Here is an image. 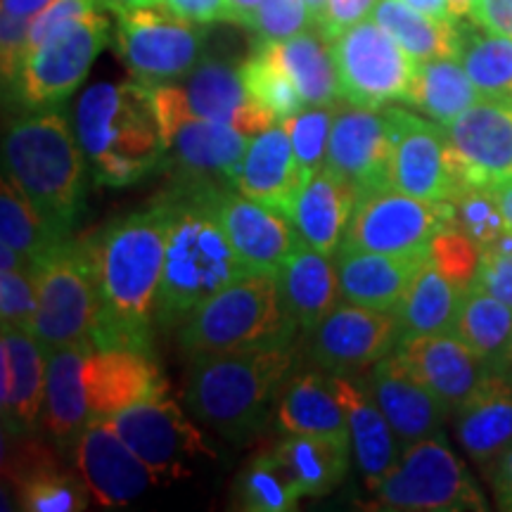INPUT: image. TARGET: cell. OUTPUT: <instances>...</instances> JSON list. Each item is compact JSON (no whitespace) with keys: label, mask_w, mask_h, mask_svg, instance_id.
Returning <instances> with one entry per match:
<instances>
[{"label":"cell","mask_w":512,"mask_h":512,"mask_svg":"<svg viewBox=\"0 0 512 512\" xmlns=\"http://www.w3.org/2000/svg\"><path fill=\"white\" fill-rule=\"evenodd\" d=\"M171 214V197L164 195L88 240L98 285L91 339L98 349L152 351V320L157 318Z\"/></svg>","instance_id":"obj_1"},{"label":"cell","mask_w":512,"mask_h":512,"mask_svg":"<svg viewBox=\"0 0 512 512\" xmlns=\"http://www.w3.org/2000/svg\"><path fill=\"white\" fill-rule=\"evenodd\" d=\"M171 192V228L162 283L157 292L159 325H176L197 306L254 273L230 245L214 211V192L223 185L183 178Z\"/></svg>","instance_id":"obj_2"},{"label":"cell","mask_w":512,"mask_h":512,"mask_svg":"<svg viewBox=\"0 0 512 512\" xmlns=\"http://www.w3.org/2000/svg\"><path fill=\"white\" fill-rule=\"evenodd\" d=\"M74 131L95 183L124 188L162 166L166 145L150 86L95 83L81 95Z\"/></svg>","instance_id":"obj_3"},{"label":"cell","mask_w":512,"mask_h":512,"mask_svg":"<svg viewBox=\"0 0 512 512\" xmlns=\"http://www.w3.org/2000/svg\"><path fill=\"white\" fill-rule=\"evenodd\" d=\"M3 159L5 176L60 238H69L83 207L88 169L74 126L53 107L34 110L10 124Z\"/></svg>","instance_id":"obj_4"},{"label":"cell","mask_w":512,"mask_h":512,"mask_svg":"<svg viewBox=\"0 0 512 512\" xmlns=\"http://www.w3.org/2000/svg\"><path fill=\"white\" fill-rule=\"evenodd\" d=\"M292 366V342L195 358L185 401L204 425L242 439L261 430Z\"/></svg>","instance_id":"obj_5"},{"label":"cell","mask_w":512,"mask_h":512,"mask_svg":"<svg viewBox=\"0 0 512 512\" xmlns=\"http://www.w3.org/2000/svg\"><path fill=\"white\" fill-rule=\"evenodd\" d=\"M278 275L254 271L207 299L183 320L181 347L192 361L228 351L292 342Z\"/></svg>","instance_id":"obj_6"},{"label":"cell","mask_w":512,"mask_h":512,"mask_svg":"<svg viewBox=\"0 0 512 512\" xmlns=\"http://www.w3.org/2000/svg\"><path fill=\"white\" fill-rule=\"evenodd\" d=\"M375 510L463 512L486 510V498L439 434L403 448L399 463L373 489Z\"/></svg>","instance_id":"obj_7"},{"label":"cell","mask_w":512,"mask_h":512,"mask_svg":"<svg viewBox=\"0 0 512 512\" xmlns=\"http://www.w3.org/2000/svg\"><path fill=\"white\" fill-rule=\"evenodd\" d=\"M38 311L34 332L43 349L91 337L98 318V285L88 242L62 240L34 264Z\"/></svg>","instance_id":"obj_8"},{"label":"cell","mask_w":512,"mask_h":512,"mask_svg":"<svg viewBox=\"0 0 512 512\" xmlns=\"http://www.w3.org/2000/svg\"><path fill=\"white\" fill-rule=\"evenodd\" d=\"M152 105L162 126L166 159L181 169L183 178L235 190L249 136L230 124L195 117L185 102L181 83L152 88Z\"/></svg>","instance_id":"obj_9"},{"label":"cell","mask_w":512,"mask_h":512,"mask_svg":"<svg viewBox=\"0 0 512 512\" xmlns=\"http://www.w3.org/2000/svg\"><path fill=\"white\" fill-rule=\"evenodd\" d=\"M107 34L110 22L98 10L57 27L24 57L17 79L10 83L19 102L29 110H50L67 100L91 72Z\"/></svg>","instance_id":"obj_10"},{"label":"cell","mask_w":512,"mask_h":512,"mask_svg":"<svg viewBox=\"0 0 512 512\" xmlns=\"http://www.w3.org/2000/svg\"><path fill=\"white\" fill-rule=\"evenodd\" d=\"M330 43L344 102L382 110L406 100L418 62L380 24L363 19Z\"/></svg>","instance_id":"obj_11"},{"label":"cell","mask_w":512,"mask_h":512,"mask_svg":"<svg viewBox=\"0 0 512 512\" xmlns=\"http://www.w3.org/2000/svg\"><path fill=\"white\" fill-rule=\"evenodd\" d=\"M451 223V202L432 204L382 188L358 197L342 245L394 256H430L432 240Z\"/></svg>","instance_id":"obj_12"},{"label":"cell","mask_w":512,"mask_h":512,"mask_svg":"<svg viewBox=\"0 0 512 512\" xmlns=\"http://www.w3.org/2000/svg\"><path fill=\"white\" fill-rule=\"evenodd\" d=\"M204 43L207 27L185 22L159 5L119 15L117 53L143 86L185 79L200 64Z\"/></svg>","instance_id":"obj_13"},{"label":"cell","mask_w":512,"mask_h":512,"mask_svg":"<svg viewBox=\"0 0 512 512\" xmlns=\"http://www.w3.org/2000/svg\"><path fill=\"white\" fill-rule=\"evenodd\" d=\"M107 420L162 484L188 477L192 460L209 453L202 432L164 387Z\"/></svg>","instance_id":"obj_14"},{"label":"cell","mask_w":512,"mask_h":512,"mask_svg":"<svg viewBox=\"0 0 512 512\" xmlns=\"http://www.w3.org/2000/svg\"><path fill=\"white\" fill-rule=\"evenodd\" d=\"M392 136V188L418 200L444 204L458 195L446 128L403 107H384Z\"/></svg>","instance_id":"obj_15"},{"label":"cell","mask_w":512,"mask_h":512,"mask_svg":"<svg viewBox=\"0 0 512 512\" xmlns=\"http://www.w3.org/2000/svg\"><path fill=\"white\" fill-rule=\"evenodd\" d=\"M444 128L460 188L496 190L512 181V100H477Z\"/></svg>","instance_id":"obj_16"},{"label":"cell","mask_w":512,"mask_h":512,"mask_svg":"<svg viewBox=\"0 0 512 512\" xmlns=\"http://www.w3.org/2000/svg\"><path fill=\"white\" fill-rule=\"evenodd\" d=\"M401 342L396 311L342 302L311 330V354L332 375H349L380 363Z\"/></svg>","instance_id":"obj_17"},{"label":"cell","mask_w":512,"mask_h":512,"mask_svg":"<svg viewBox=\"0 0 512 512\" xmlns=\"http://www.w3.org/2000/svg\"><path fill=\"white\" fill-rule=\"evenodd\" d=\"M74 460L100 508H124L162 484L107 418H93L83 427L74 441Z\"/></svg>","instance_id":"obj_18"},{"label":"cell","mask_w":512,"mask_h":512,"mask_svg":"<svg viewBox=\"0 0 512 512\" xmlns=\"http://www.w3.org/2000/svg\"><path fill=\"white\" fill-rule=\"evenodd\" d=\"M325 166L354 183L361 195L392 188V136L384 107L337 105Z\"/></svg>","instance_id":"obj_19"},{"label":"cell","mask_w":512,"mask_h":512,"mask_svg":"<svg viewBox=\"0 0 512 512\" xmlns=\"http://www.w3.org/2000/svg\"><path fill=\"white\" fill-rule=\"evenodd\" d=\"M214 211L230 245L252 271L278 273L302 240L283 211L233 188L214 192Z\"/></svg>","instance_id":"obj_20"},{"label":"cell","mask_w":512,"mask_h":512,"mask_svg":"<svg viewBox=\"0 0 512 512\" xmlns=\"http://www.w3.org/2000/svg\"><path fill=\"white\" fill-rule=\"evenodd\" d=\"M396 358L425 384L448 413H456L477 392L491 370L456 335H420L401 339Z\"/></svg>","instance_id":"obj_21"},{"label":"cell","mask_w":512,"mask_h":512,"mask_svg":"<svg viewBox=\"0 0 512 512\" xmlns=\"http://www.w3.org/2000/svg\"><path fill=\"white\" fill-rule=\"evenodd\" d=\"M48 351L34 332L3 325L0 335V408L8 432H27L46 408Z\"/></svg>","instance_id":"obj_22"},{"label":"cell","mask_w":512,"mask_h":512,"mask_svg":"<svg viewBox=\"0 0 512 512\" xmlns=\"http://www.w3.org/2000/svg\"><path fill=\"white\" fill-rule=\"evenodd\" d=\"M181 88L195 117L230 124L249 138L278 124L271 112L252 100L240 67L219 57H202L200 64L185 76Z\"/></svg>","instance_id":"obj_23"},{"label":"cell","mask_w":512,"mask_h":512,"mask_svg":"<svg viewBox=\"0 0 512 512\" xmlns=\"http://www.w3.org/2000/svg\"><path fill=\"white\" fill-rule=\"evenodd\" d=\"M368 392L382 408L384 418L399 437L401 448L441 432V422L448 413L446 406L403 366L396 354L375 363Z\"/></svg>","instance_id":"obj_24"},{"label":"cell","mask_w":512,"mask_h":512,"mask_svg":"<svg viewBox=\"0 0 512 512\" xmlns=\"http://www.w3.org/2000/svg\"><path fill=\"white\" fill-rule=\"evenodd\" d=\"M309 174L294 155L283 121L249 138L245 159L240 164L235 190L252 200L283 211L290 219L292 204Z\"/></svg>","instance_id":"obj_25"},{"label":"cell","mask_w":512,"mask_h":512,"mask_svg":"<svg viewBox=\"0 0 512 512\" xmlns=\"http://www.w3.org/2000/svg\"><path fill=\"white\" fill-rule=\"evenodd\" d=\"M335 256L342 302L396 311L415 273L430 256H394L339 245Z\"/></svg>","instance_id":"obj_26"},{"label":"cell","mask_w":512,"mask_h":512,"mask_svg":"<svg viewBox=\"0 0 512 512\" xmlns=\"http://www.w3.org/2000/svg\"><path fill=\"white\" fill-rule=\"evenodd\" d=\"M164 387L152 354L133 349H98L86 363L88 406L93 418H112Z\"/></svg>","instance_id":"obj_27"},{"label":"cell","mask_w":512,"mask_h":512,"mask_svg":"<svg viewBox=\"0 0 512 512\" xmlns=\"http://www.w3.org/2000/svg\"><path fill=\"white\" fill-rule=\"evenodd\" d=\"M5 477L17 491L19 508L29 512H79L91 494L81 475L62 470L41 444H22L5 458Z\"/></svg>","instance_id":"obj_28"},{"label":"cell","mask_w":512,"mask_h":512,"mask_svg":"<svg viewBox=\"0 0 512 512\" xmlns=\"http://www.w3.org/2000/svg\"><path fill=\"white\" fill-rule=\"evenodd\" d=\"M358 197L361 192L354 183L323 166L306 178L292 204L290 221L306 245L332 256L342 245Z\"/></svg>","instance_id":"obj_29"},{"label":"cell","mask_w":512,"mask_h":512,"mask_svg":"<svg viewBox=\"0 0 512 512\" xmlns=\"http://www.w3.org/2000/svg\"><path fill=\"white\" fill-rule=\"evenodd\" d=\"M275 275L287 316L299 330L311 332L342 302L335 256L318 252L304 240Z\"/></svg>","instance_id":"obj_30"},{"label":"cell","mask_w":512,"mask_h":512,"mask_svg":"<svg viewBox=\"0 0 512 512\" xmlns=\"http://www.w3.org/2000/svg\"><path fill=\"white\" fill-rule=\"evenodd\" d=\"M332 384L347 415L351 451H354L358 470L366 477V486H373L387 475L401 458V444L396 432L384 418L373 394L366 392L349 375H332Z\"/></svg>","instance_id":"obj_31"},{"label":"cell","mask_w":512,"mask_h":512,"mask_svg":"<svg viewBox=\"0 0 512 512\" xmlns=\"http://www.w3.org/2000/svg\"><path fill=\"white\" fill-rule=\"evenodd\" d=\"M95 349L93 339L64 344L48 351L46 368V408L43 422L57 441L74 446L83 427L91 422L86 389V363Z\"/></svg>","instance_id":"obj_32"},{"label":"cell","mask_w":512,"mask_h":512,"mask_svg":"<svg viewBox=\"0 0 512 512\" xmlns=\"http://www.w3.org/2000/svg\"><path fill=\"white\" fill-rule=\"evenodd\" d=\"M453 415L460 446L475 463L489 467L512 446V380L491 373Z\"/></svg>","instance_id":"obj_33"},{"label":"cell","mask_w":512,"mask_h":512,"mask_svg":"<svg viewBox=\"0 0 512 512\" xmlns=\"http://www.w3.org/2000/svg\"><path fill=\"white\" fill-rule=\"evenodd\" d=\"M275 425L285 434L351 439L332 375L304 373L292 377L275 406Z\"/></svg>","instance_id":"obj_34"},{"label":"cell","mask_w":512,"mask_h":512,"mask_svg":"<svg viewBox=\"0 0 512 512\" xmlns=\"http://www.w3.org/2000/svg\"><path fill=\"white\" fill-rule=\"evenodd\" d=\"M465 290L467 287H460L432 259H427L396 306L401 339L453 332Z\"/></svg>","instance_id":"obj_35"},{"label":"cell","mask_w":512,"mask_h":512,"mask_svg":"<svg viewBox=\"0 0 512 512\" xmlns=\"http://www.w3.org/2000/svg\"><path fill=\"white\" fill-rule=\"evenodd\" d=\"M268 46L290 74L306 107H328L342 100L332 43L316 27Z\"/></svg>","instance_id":"obj_36"},{"label":"cell","mask_w":512,"mask_h":512,"mask_svg":"<svg viewBox=\"0 0 512 512\" xmlns=\"http://www.w3.org/2000/svg\"><path fill=\"white\" fill-rule=\"evenodd\" d=\"M351 439L306 437L287 434L275 446V456L283 460L304 496H325L342 484L351 463Z\"/></svg>","instance_id":"obj_37"},{"label":"cell","mask_w":512,"mask_h":512,"mask_svg":"<svg viewBox=\"0 0 512 512\" xmlns=\"http://www.w3.org/2000/svg\"><path fill=\"white\" fill-rule=\"evenodd\" d=\"M477 100H482V93L477 91L458 57H437L418 62L403 102L439 121L441 126H448Z\"/></svg>","instance_id":"obj_38"},{"label":"cell","mask_w":512,"mask_h":512,"mask_svg":"<svg viewBox=\"0 0 512 512\" xmlns=\"http://www.w3.org/2000/svg\"><path fill=\"white\" fill-rule=\"evenodd\" d=\"M370 19L380 24L415 62L458 57L460 19L441 22V19L411 8L403 0H380Z\"/></svg>","instance_id":"obj_39"},{"label":"cell","mask_w":512,"mask_h":512,"mask_svg":"<svg viewBox=\"0 0 512 512\" xmlns=\"http://www.w3.org/2000/svg\"><path fill=\"white\" fill-rule=\"evenodd\" d=\"M451 335L465 342L486 366L498 373L512 342V306L482 287L470 285L463 294Z\"/></svg>","instance_id":"obj_40"},{"label":"cell","mask_w":512,"mask_h":512,"mask_svg":"<svg viewBox=\"0 0 512 512\" xmlns=\"http://www.w3.org/2000/svg\"><path fill=\"white\" fill-rule=\"evenodd\" d=\"M458 60L482 98L512 100V38L484 31L477 24H460Z\"/></svg>","instance_id":"obj_41"},{"label":"cell","mask_w":512,"mask_h":512,"mask_svg":"<svg viewBox=\"0 0 512 512\" xmlns=\"http://www.w3.org/2000/svg\"><path fill=\"white\" fill-rule=\"evenodd\" d=\"M0 238H3L0 242L10 245L29 264H36L55 245L67 240L60 238L43 221V216L29 202V197L8 176L0 183Z\"/></svg>","instance_id":"obj_42"},{"label":"cell","mask_w":512,"mask_h":512,"mask_svg":"<svg viewBox=\"0 0 512 512\" xmlns=\"http://www.w3.org/2000/svg\"><path fill=\"white\" fill-rule=\"evenodd\" d=\"M302 498L304 494L275 451L249 460L235 479V501L238 508L249 512H290L297 510Z\"/></svg>","instance_id":"obj_43"},{"label":"cell","mask_w":512,"mask_h":512,"mask_svg":"<svg viewBox=\"0 0 512 512\" xmlns=\"http://www.w3.org/2000/svg\"><path fill=\"white\" fill-rule=\"evenodd\" d=\"M240 72L252 100L266 112H271L278 121L290 119L306 107L290 74L285 72V67L278 62L266 41L256 43L252 55L240 64Z\"/></svg>","instance_id":"obj_44"},{"label":"cell","mask_w":512,"mask_h":512,"mask_svg":"<svg viewBox=\"0 0 512 512\" xmlns=\"http://www.w3.org/2000/svg\"><path fill=\"white\" fill-rule=\"evenodd\" d=\"M335 107L337 105L304 107L302 112H297L294 117L283 121L294 155H297L299 164L304 166V171L309 176L325 166Z\"/></svg>","instance_id":"obj_45"},{"label":"cell","mask_w":512,"mask_h":512,"mask_svg":"<svg viewBox=\"0 0 512 512\" xmlns=\"http://www.w3.org/2000/svg\"><path fill=\"white\" fill-rule=\"evenodd\" d=\"M453 223L451 228L460 230L477 247L489 245L505 233V223L494 197V190L465 188L451 200Z\"/></svg>","instance_id":"obj_46"},{"label":"cell","mask_w":512,"mask_h":512,"mask_svg":"<svg viewBox=\"0 0 512 512\" xmlns=\"http://www.w3.org/2000/svg\"><path fill=\"white\" fill-rule=\"evenodd\" d=\"M36 311L38 287L34 264L15 268V271H0V318H3V325L31 332Z\"/></svg>","instance_id":"obj_47"},{"label":"cell","mask_w":512,"mask_h":512,"mask_svg":"<svg viewBox=\"0 0 512 512\" xmlns=\"http://www.w3.org/2000/svg\"><path fill=\"white\" fill-rule=\"evenodd\" d=\"M316 27L306 0H261L252 19V29L259 41L278 43Z\"/></svg>","instance_id":"obj_48"},{"label":"cell","mask_w":512,"mask_h":512,"mask_svg":"<svg viewBox=\"0 0 512 512\" xmlns=\"http://www.w3.org/2000/svg\"><path fill=\"white\" fill-rule=\"evenodd\" d=\"M470 285H477L512 306V233L505 230L501 238L479 247V261L475 278Z\"/></svg>","instance_id":"obj_49"},{"label":"cell","mask_w":512,"mask_h":512,"mask_svg":"<svg viewBox=\"0 0 512 512\" xmlns=\"http://www.w3.org/2000/svg\"><path fill=\"white\" fill-rule=\"evenodd\" d=\"M430 259L460 287H470L477 271L479 247L460 230L446 228L432 240Z\"/></svg>","instance_id":"obj_50"},{"label":"cell","mask_w":512,"mask_h":512,"mask_svg":"<svg viewBox=\"0 0 512 512\" xmlns=\"http://www.w3.org/2000/svg\"><path fill=\"white\" fill-rule=\"evenodd\" d=\"M100 0H53L48 8H43L38 15L29 19V36H27V55L36 46H41L57 27L72 22L76 17L88 15L98 10Z\"/></svg>","instance_id":"obj_51"},{"label":"cell","mask_w":512,"mask_h":512,"mask_svg":"<svg viewBox=\"0 0 512 512\" xmlns=\"http://www.w3.org/2000/svg\"><path fill=\"white\" fill-rule=\"evenodd\" d=\"M380 0H325L323 10L316 19V29L325 38H337L354 24L370 19Z\"/></svg>","instance_id":"obj_52"},{"label":"cell","mask_w":512,"mask_h":512,"mask_svg":"<svg viewBox=\"0 0 512 512\" xmlns=\"http://www.w3.org/2000/svg\"><path fill=\"white\" fill-rule=\"evenodd\" d=\"M3 31H0V55H3V79L12 83L22 69L24 57H27V36H29V19L15 17L10 12H3Z\"/></svg>","instance_id":"obj_53"},{"label":"cell","mask_w":512,"mask_h":512,"mask_svg":"<svg viewBox=\"0 0 512 512\" xmlns=\"http://www.w3.org/2000/svg\"><path fill=\"white\" fill-rule=\"evenodd\" d=\"M162 8L200 27H211L216 22L235 24V12L228 0H162Z\"/></svg>","instance_id":"obj_54"},{"label":"cell","mask_w":512,"mask_h":512,"mask_svg":"<svg viewBox=\"0 0 512 512\" xmlns=\"http://www.w3.org/2000/svg\"><path fill=\"white\" fill-rule=\"evenodd\" d=\"M470 22L491 34L512 38V0H477Z\"/></svg>","instance_id":"obj_55"},{"label":"cell","mask_w":512,"mask_h":512,"mask_svg":"<svg viewBox=\"0 0 512 512\" xmlns=\"http://www.w3.org/2000/svg\"><path fill=\"white\" fill-rule=\"evenodd\" d=\"M486 475H489L498 508L512 512V446L486 467Z\"/></svg>","instance_id":"obj_56"},{"label":"cell","mask_w":512,"mask_h":512,"mask_svg":"<svg viewBox=\"0 0 512 512\" xmlns=\"http://www.w3.org/2000/svg\"><path fill=\"white\" fill-rule=\"evenodd\" d=\"M50 3H53V0H3V12H10V15L15 17L31 19L43 8H48Z\"/></svg>","instance_id":"obj_57"},{"label":"cell","mask_w":512,"mask_h":512,"mask_svg":"<svg viewBox=\"0 0 512 512\" xmlns=\"http://www.w3.org/2000/svg\"><path fill=\"white\" fill-rule=\"evenodd\" d=\"M406 5H411V8L425 12V15H430L434 19H441V22H456L451 15V10H448V3L446 0H403Z\"/></svg>","instance_id":"obj_58"},{"label":"cell","mask_w":512,"mask_h":512,"mask_svg":"<svg viewBox=\"0 0 512 512\" xmlns=\"http://www.w3.org/2000/svg\"><path fill=\"white\" fill-rule=\"evenodd\" d=\"M230 8L235 12V24H242V27H252V19L259 10L261 0H228Z\"/></svg>","instance_id":"obj_59"},{"label":"cell","mask_w":512,"mask_h":512,"mask_svg":"<svg viewBox=\"0 0 512 512\" xmlns=\"http://www.w3.org/2000/svg\"><path fill=\"white\" fill-rule=\"evenodd\" d=\"M494 197L498 202V209H501L505 230H510L512 233V181L498 185V188L494 190Z\"/></svg>","instance_id":"obj_60"},{"label":"cell","mask_w":512,"mask_h":512,"mask_svg":"<svg viewBox=\"0 0 512 512\" xmlns=\"http://www.w3.org/2000/svg\"><path fill=\"white\" fill-rule=\"evenodd\" d=\"M100 3L112 12H117V15H124V12L140 8H155V5H162V0H100Z\"/></svg>","instance_id":"obj_61"},{"label":"cell","mask_w":512,"mask_h":512,"mask_svg":"<svg viewBox=\"0 0 512 512\" xmlns=\"http://www.w3.org/2000/svg\"><path fill=\"white\" fill-rule=\"evenodd\" d=\"M448 3V10H451L453 19H465L470 17L472 8H475L477 0H446Z\"/></svg>","instance_id":"obj_62"},{"label":"cell","mask_w":512,"mask_h":512,"mask_svg":"<svg viewBox=\"0 0 512 512\" xmlns=\"http://www.w3.org/2000/svg\"><path fill=\"white\" fill-rule=\"evenodd\" d=\"M498 373H503L505 377H510V380H512V342H510L508 354H505V358H503V366H501V370H498Z\"/></svg>","instance_id":"obj_63"}]
</instances>
